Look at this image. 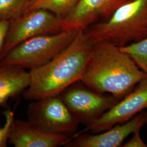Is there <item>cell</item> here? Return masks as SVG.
Returning a JSON list of instances; mask_svg holds the SVG:
<instances>
[{
	"label": "cell",
	"mask_w": 147,
	"mask_h": 147,
	"mask_svg": "<svg viewBox=\"0 0 147 147\" xmlns=\"http://www.w3.org/2000/svg\"><path fill=\"white\" fill-rule=\"evenodd\" d=\"M146 78L147 74L120 47L101 41L93 45L80 81L97 92L120 100Z\"/></svg>",
	"instance_id": "obj_1"
},
{
	"label": "cell",
	"mask_w": 147,
	"mask_h": 147,
	"mask_svg": "<svg viewBox=\"0 0 147 147\" xmlns=\"http://www.w3.org/2000/svg\"><path fill=\"white\" fill-rule=\"evenodd\" d=\"M93 44L84 31L49 62L30 70V84L24 96L30 101L60 94L70 85L80 81Z\"/></svg>",
	"instance_id": "obj_2"
},
{
	"label": "cell",
	"mask_w": 147,
	"mask_h": 147,
	"mask_svg": "<svg viewBox=\"0 0 147 147\" xmlns=\"http://www.w3.org/2000/svg\"><path fill=\"white\" fill-rule=\"evenodd\" d=\"M93 44L101 41L123 47L147 37V0H134L121 7L110 18L84 31Z\"/></svg>",
	"instance_id": "obj_3"
},
{
	"label": "cell",
	"mask_w": 147,
	"mask_h": 147,
	"mask_svg": "<svg viewBox=\"0 0 147 147\" xmlns=\"http://www.w3.org/2000/svg\"><path fill=\"white\" fill-rule=\"evenodd\" d=\"M79 32L61 31L31 38L13 47L0 60V65H14L29 70L40 67L68 47Z\"/></svg>",
	"instance_id": "obj_4"
},
{
	"label": "cell",
	"mask_w": 147,
	"mask_h": 147,
	"mask_svg": "<svg viewBox=\"0 0 147 147\" xmlns=\"http://www.w3.org/2000/svg\"><path fill=\"white\" fill-rule=\"evenodd\" d=\"M79 124L88 127L119 101L110 94L100 93L82 81L70 85L59 95Z\"/></svg>",
	"instance_id": "obj_5"
},
{
	"label": "cell",
	"mask_w": 147,
	"mask_h": 147,
	"mask_svg": "<svg viewBox=\"0 0 147 147\" xmlns=\"http://www.w3.org/2000/svg\"><path fill=\"white\" fill-rule=\"evenodd\" d=\"M27 117L32 125L43 131L70 137L77 132L80 124L59 95L31 101Z\"/></svg>",
	"instance_id": "obj_6"
},
{
	"label": "cell",
	"mask_w": 147,
	"mask_h": 147,
	"mask_svg": "<svg viewBox=\"0 0 147 147\" xmlns=\"http://www.w3.org/2000/svg\"><path fill=\"white\" fill-rule=\"evenodd\" d=\"M61 19L44 9L27 11L9 21L0 60L13 47L38 36L61 31Z\"/></svg>",
	"instance_id": "obj_7"
},
{
	"label": "cell",
	"mask_w": 147,
	"mask_h": 147,
	"mask_svg": "<svg viewBox=\"0 0 147 147\" xmlns=\"http://www.w3.org/2000/svg\"><path fill=\"white\" fill-rule=\"evenodd\" d=\"M147 109V78L137 84L129 93L119 100L82 133L90 131L97 134L106 131L116 124L124 123Z\"/></svg>",
	"instance_id": "obj_8"
},
{
	"label": "cell",
	"mask_w": 147,
	"mask_h": 147,
	"mask_svg": "<svg viewBox=\"0 0 147 147\" xmlns=\"http://www.w3.org/2000/svg\"><path fill=\"white\" fill-rule=\"evenodd\" d=\"M134 0H79L61 20L62 31H84L101 20H108L121 7Z\"/></svg>",
	"instance_id": "obj_9"
},
{
	"label": "cell",
	"mask_w": 147,
	"mask_h": 147,
	"mask_svg": "<svg viewBox=\"0 0 147 147\" xmlns=\"http://www.w3.org/2000/svg\"><path fill=\"white\" fill-rule=\"evenodd\" d=\"M147 124V111H142L130 120L116 124L104 131L76 133L64 144L65 147H121L126 137Z\"/></svg>",
	"instance_id": "obj_10"
},
{
	"label": "cell",
	"mask_w": 147,
	"mask_h": 147,
	"mask_svg": "<svg viewBox=\"0 0 147 147\" xmlns=\"http://www.w3.org/2000/svg\"><path fill=\"white\" fill-rule=\"evenodd\" d=\"M70 137L43 131L28 121L14 119L11 126L8 142L16 147L63 146Z\"/></svg>",
	"instance_id": "obj_11"
},
{
	"label": "cell",
	"mask_w": 147,
	"mask_h": 147,
	"mask_svg": "<svg viewBox=\"0 0 147 147\" xmlns=\"http://www.w3.org/2000/svg\"><path fill=\"white\" fill-rule=\"evenodd\" d=\"M30 84V74L20 67L0 65V106L5 107L13 97L20 94Z\"/></svg>",
	"instance_id": "obj_12"
},
{
	"label": "cell",
	"mask_w": 147,
	"mask_h": 147,
	"mask_svg": "<svg viewBox=\"0 0 147 147\" xmlns=\"http://www.w3.org/2000/svg\"><path fill=\"white\" fill-rule=\"evenodd\" d=\"M79 0H33L27 11L44 9L50 11L61 19L67 16Z\"/></svg>",
	"instance_id": "obj_13"
},
{
	"label": "cell",
	"mask_w": 147,
	"mask_h": 147,
	"mask_svg": "<svg viewBox=\"0 0 147 147\" xmlns=\"http://www.w3.org/2000/svg\"><path fill=\"white\" fill-rule=\"evenodd\" d=\"M33 0H0V21H11L25 12Z\"/></svg>",
	"instance_id": "obj_14"
},
{
	"label": "cell",
	"mask_w": 147,
	"mask_h": 147,
	"mask_svg": "<svg viewBox=\"0 0 147 147\" xmlns=\"http://www.w3.org/2000/svg\"><path fill=\"white\" fill-rule=\"evenodd\" d=\"M128 54L139 68L147 74V37L142 40L120 47Z\"/></svg>",
	"instance_id": "obj_15"
},
{
	"label": "cell",
	"mask_w": 147,
	"mask_h": 147,
	"mask_svg": "<svg viewBox=\"0 0 147 147\" xmlns=\"http://www.w3.org/2000/svg\"><path fill=\"white\" fill-rule=\"evenodd\" d=\"M5 122L3 125L0 126V147H7L9 134L11 126L14 118V112L11 110H7L3 112Z\"/></svg>",
	"instance_id": "obj_16"
},
{
	"label": "cell",
	"mask_w": 147,
	"mask_h": 147,
	"mask_svg": "<svg viewBox=\"0 0 147 147\" xmlns=\"http://www.w3.org/2000/svg\"><path fill=\"white\" fill-rule=\"evenodd\" d=\"M131 137L127 142L122 145L123 147H147L141 137L140 130H136L132 134Z\"/></svg>",
	"instance_id": "obj_17"
},
{
	"label": "cell",
	"mask_w": 147,
	"mask_h": 147,
	"mask_svg": "<svg viewBox=\"0 0 147 147\" xmlns=\"http://www.w3.org/2000/svg\"><path fill=\"white\" fill-rule=\"evenodd\" d=\"M10 21H0V57L5 42Z\"/></svg>",
	"instance_id": "obj_18"
}]
</instances>
